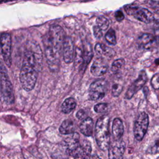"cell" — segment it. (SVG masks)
<instances>
[{"label":"cell","mask_w":159,"mask_h":159,"mask_svg":"<svg viewBox=\"0 0 159 159\" xmlns=\"http://www.w3.org/2000/svg\"><path fill=\"white\" fill-rule=\"evenodd\" d=\"M42 68V64L39 55L31 48L27 47L19 76L21 85L25 91L33 89L37 81L38 73Z\"/></svg>","instance_id":"cell-1"},{"label":"cell","mask_w":159,"mask_h":159,"mask_svg":"<svg viewBox=\"0 0 159 159\" xmlns=\"http://www.w3.org/2000/svg\"><path fill=\"white\" fill-rule=\"evenodd\" d=\"M65 37V32L61 27L52 25L50 27L48 34L43 38V43L47 44L57 55L60 57Z\"/></svg>","instance_id":"cell-2"},{"label":"cell","mask_w":159,"mask_h":159,"mask_svg":"<svg viewBox=\"0 0 159 159\" xmlns=\"http://www.w3.org/2000/svg\"><path fill=\"white\" fill-rule=\"evenodd\" d=\"M109 123V117L102 116L98 119L95 126V137L97 144L104 151L108 149L111 143Z\"/></svg>","instance_id":"cell-3"},{"label":"cell","mask_w":159,"mask_h":159,"mask_svg":"<svg viewBox=\"0 0 159 159\" xmlns=\"http://www.w3.org/2000/svg\"><path fill=\"white\" fill-rule=\"evenodd\" d=\"M0 91L4 102L11 104L14 102L13 87L4 64L0 61Z\"/></svg>","instance_id":"cell-4"},{"label":"cell","mask_w":159,"mask_h":159,"mask_svg":"<svg viewBox=\"0 0 159 159\" xmlns=\"http://www.w3.org/2000/svg\"><path fill=\"white\" fill-rule=\"evenodd\" d=\"M125 12L130 16L144 23H150L154 20L153 14L148 9L135 6L127 5L124 7Z\"/></svg>","instance_id":"cell-5"},{"label":"cell","mask_w":159,"mask_h":159,"mask_svg":"<svg viewBox=\"0 0 159 159\" xmlns=\"http://www.w3.org/2000/svg\"><path fill=\"white\" fill-rule=\"evenodd\" d=\"M149 123L148 116L147 113L140 112L137 116L134 126V134L137 140L140 141L145 136Z\"/></svg>","instance_id":"cell-6"},{"label":"cell","mask_w":159,"mask_h":159,"mask_svg":"<svg viewBox=\"0 0 159 159\" xmlns=\"http://www.w3.org/2000/svg\"><path fill=\"white\" fill-rule=\"evenodd\" d=\"M107 91V83L104 79H99L91 83L89 88V97L91 100L103 98Z\"/></svg>","instance_id":"cell-7"},{"label":"cell","mask_w":159,"mask_h":159,"mask_svg":"<svg viewBox=\"0 0 159 159\" xmlns=\"http://www.w3.org/2000/svg\"><path fill=\"white\" fill-rule=\"evenodd\" d=\"M11 36L9 33L4 32L0 36V47L3 59L6 65L10 67L12 64L11 59Z\"/></svg>","instance_id":"cell-8"},{"label":"cell","mask_w":159,"mask_h":159,"mask_svg":"<svg viewBox=\"0 0 159 159\" xmlns=\"http://www.w3.org/2000/svg\"><path fill=\"white\" fill-rule=\"evenodd\" d=\"M125 144L121 140H114L110 143L108 148V156L109 159H123Z\"/></svg>","instance_id":"cell-9"},{"label":"cell","mask_w":159,"mask_h":159,"mask_svg":"<svg viewBox=\"0 0 159 159\" xmlns=\"http://www.w3.org/2000/svg\"><path fill=\"white\" fill-rule=\"evenodd\" d=\"M147 81V76L145 71H141L139 75V77L136 80H135L132 84L128 88L125 96V98L130 99L133 97V96L139 91L145 84Z\"/></svg>","instance_id":"cell-10"},{"label":"cell","mask_w":159,"mask_h":159,"mask_svg":"<svg viewBox=\"0 0 159 159\" xmlns=\"http://www.w3.org/2000/svg\"><path fill=\"white\" fill-rule=\"evenodd\" d=\"M63 57L65 63H71L75 57L74 43L72 39L70 37H66L63 45Z\"/></svg>","instance_id":"cell-11"},{"label":"cell","mask_w":159,"mask_h":159,"mask_svg":"<svg viewBox=\"0 0 159 159\" xmlns=\"http://www.w3.org/2000/svg\"><path fill=\"white\" fill-rule=\"evenodd\" d=\"M91 147L89 141L84 140L71 154L75 159H90Z\"/></svg>","instance_id":"cell-12"},{"label":"cell","mask_w":159,"mask_h":159,"mask_svg":"<svg viewBox=\"0 0 159 159\" xmlns=\"http://www.w3.org/2000/svg\"><path fill=\"white\" fill-rule=\"evenodd\" d=\"M65 144L67 152L71 155V154L79 147L81 144L79 134L76 132L70 134L69 137L65 139Z\"/></svg>","instance_id":"cell-13"},{"label":"cell","mask_w":159,"mask_h":159,"mask_svg":"<svg viewBox=\"0 0 159 159\" xmlns=\"http://www.w3.org/2000/svg\"><path fill=\"white\" fill-rule=\"evenodd\" d=\"M107 65L102 58H96L91 67V72L95 76H100L107 71Z\"/></svg>","instance_id":"cell-14"},{"label":"cell","mask_w":159,"mask_h":159,"mask_svg":"<svg viewBox=\"0 0 159 159\" xmlns=\"http://www.w3.org/2000/svg\"><path fill=\"white\" fill-rule=\"evenodd\" d=\"M93 51L91 47L88 42L84 43L82 50V57H83V65L80 70H84L86 66L90 62L93 58Z\"/></svg>","instance_id":"cell-15"},{"label":"cell","mask_w":159,"mask_h":159,"mask_svg":"<svg viewBox=\"0 0 159 159\" xmlns=\"http://www.w3.org/2000/svg\"><path fill=\"white\" fill-rule=\"evenodd\" d=\"M139 44L144 48H150L157 43L154 36L150 34H143L138 38Z\"/></svg>","instance_id":"cell-16"},{"label":"cell","mask_w":159,"mask_h":159,"mask_svg":"<svg viewBox=\"0 0 159 159\" xmlns=\"http://www.w3.org/2000/svg\"><path fill=\"white\" fill-rule=\"evenodd\" d=\"M112 133L114 140H119L124 133V125L119 118H116L112 122Z\"/></svg>","instance_id":"cell-17"},{"label":"cell","mask_w":159,"mask_h":159,"mask_svg":"<svg viewBox=\"0 0 159 159\" xmlns=\"http://www.w3.org/2000/svg\"><path fill=\"white\" fill-rule=\"evenodd\" d=\"M81 132L85 136L89 137L93 134V120L91 117H86L81 122L80 125Z\"/></svg>","instance_id":"cell-18"},{"label":"cell","mask_w":159,"mask_h":159,"mask_svg":"<svg viewBox=\"0 0 159 159\" xmlns=\"http://www.w3.org/2000/svg\"><path fill=\"white\" fill-rule=\"evenodd\" d=\"M96 52L102 57H112L114 55V51L109 47L104 44L98 43L95 45Z\"/></svg>","instance_id":"cell-19"},{"label":"cell","mask_w":159,"mask_h":159,"mask_svg":"<svg viewBox=\"0 0 159 159\" xmlns=\"http://www.w3.org/2000/svg\"><path fill=\"white\" fill-rule=\"evenodd\" d=\"M59 131L61 134L68 135L74 133L75 126L72 120L70 119L65 120L59 127Z\"/></svg>","instance_id":"cell-20"},{"label":"cell","mask_w":159,"mask_h":159,"mask_svg":"<svg viewBox=\"0 0 159 159\" xmlns=\"http://www.w3.org/2000/svg\"><path fill=\"white\" fill-rule=\"evenodd\" d=\"M76 106V102L73 98H68L66 99L61 104V111L65 114L71 112Z\"/></svg>","instance_id":"cell-21"},{"label":"cell","mask_w":159,"mask_h":159,"mask_svg":"<svg viewBox=\"0 0 159 159\" xmlns=\"http://www.w3.org/2000/svg\"><path fill=\"white\" fill-rule=\"evenodd\" d=\"M94 26L104 33V32H105L109 27V20L104 16H99L96 19V25Z\"/></svg>","instance_id":"cell-22"},{"label":"cell","mask_w":159,"mask_h":159,"mask_svg":"<svg viewBox=\"0 0 159 159\" xmlns=\"http://www.w3.org/2000/svg\"><path fill=\"white\" fill-rule=\"evenodd\" d=\"M106 41L111 45H116L117 43L116 37V32L114 29H110L107 32L106 36H105Z\"/></svg>","instance_id":"cell-23"},{"label":"cell","mask_w":159,"mask_h":159,"mask_svg":"<svg viewBox=\"0 0 159 159\" xmlns=\"http://www.w3.org/2000/svg\"><path fill=\"white\" fill-rule=\"evenodd\" d=\"M125 61L123 58H119L114 61L111 66V71L114 73L117 72L124 65Z\"/></svg>","instance_id":"cell-24"},{"label":"cell","mask_w":159,"mask_h":159,"mask_svg":"<svg viewBox=\"0 0 159 159\" xmlns=\"http://www.w3.org/2000/svg\"><path fill=\"white\" fill-rule=\"evenodd\" d=\"M75 65L80 66V68L81 69L82 65H83V57H82V50L76 48L75 50Z\"/></svg>","instance_id":"cell-25"},{"label":"cell","mask_w":159,"mask_h":159,"mask_svg":"<svg viewBox=\"0 0 159 159\" xmlns=\"http://www.w3.org/2000/svg\"><path fill=\"white\" fill-rule=\"evenodd\" d=\"M123 89V86L119 83H114L112 86V94L113 96L116 97L119 96Z\"/></svg>","instance_id":"cell-26"},{"label":"cell","mask_w":159,"mask_h":159,"mask_svg":"<svg viewBox=\"0 0 159 159\" xmlns=\"http://www.w3.org/2000/svg\"><path fill=\"white\" fill-rule=\"evenodd\" d=\"M107 104L106 103H99L94 106V110L97 113H102L107 111Z\"/></svg>","instance_id":"cell-27"},{"label":"cell","mask_w":159,"mask_h":159,"mask_svg":"<svg viewBox=\"0 0 159 159\" xmlns=\"http://www.w3.org/2000/svg\"><path fill=\"white\" fill-rule=\"evenodd\" d=\"M147 153H159V139L157 140L153 145H152L147 150Z\"/></svg>","instance_id":"cell-28"},{"label":"cell","mask_w":159,"mask_h":159,"mask_svg":"<svg viewBox=\"0 0 159 159\" xmlns=\"http://www.w3.org/2000/svg\"><path fill=\"white\" fill-rule=\"evenodd\" d=\"M151 84L154 89H159V73L153 75L151 80Z\"/></svg>","instance_id":"cell-29"},{"label":"cell","mask_w":159,"mask_h":159,"mask_svg":"<svg viewBox=\"0 0 159 159\" xmlns=\"http://www.w3.org/2000/svg\"><path fill=\"white\" fill-rule=\"evenodd\" d=\"M147 4L148 6L152 8L155 12L159 14V1H149L147 2Z\"/></svg>","instance_id":"cell-30"},{"label":"cell","mask_w":159,"mask_h":159,"mask_svg":"<svg viewBox=\"0 0 159 159\" xmlns=\"http://www.w3.org/2000/svg\"><path fill=\"white\" fill-rule=\"evenodd\" d=\"M115 18L119 22L122 21L124 19V16L122 12L120 10L116 11L115 12Z\"/></svg>","instance_id":"cell-31"},{"label":"cell","mask_w":159,"mask_h":159,"mask_svg":"<svg viewBox=\"0 0 159 159\" xmlns=\"http://www.w3.org/2000/svg\"><path fill=\"white\" fill-rule=\"evenodd\" d=\"M76 116L80 120H84V119L86 116V113L83 110L80 109L77 112Z\"/></svg>","instance_id":"cell-32"},{"label":"cell","mask_w":159,"mask_h":159,"mask_svg":"<svg viewBox=\"0 0 159 159\" xmlns=\"http://www.w3.org/2000/svg\"><path fill=\"white\" fill-rule=\"evenodd\" d=\"M154 37H155V39L156 42H157V43H159V29H157V30L155 31V35H154Z\"/></svg>","instance_id":"cell-33"},{"label":"cell","mask_w":159,"mask_h":159,"mask_svg":"<svg viewBox=\"0 0 159 159\" xmlns=\"http://www.w3.org/2000/svg\"><path fill=\"white\" fill-rule=\"evenodd\" d=\"M90 159H100V158H99V157L98 155H92V156L91 157Z\"/></svg>","instance_id":"cell-34"},{"label":"cell","mask_w":159,"mask_h":159,"mask_svg":"<svg viewBox=\"0 0 159 159\" xmlns=\"http://www.w3.org/2000/svg\"><path fill=\"white\" fill-rule=\"evenodd\" d=\"M155 64H156V65H159V58L156 59V60H155Z\"/></svg>","instance_id":"cell-35"}]
</instances>
